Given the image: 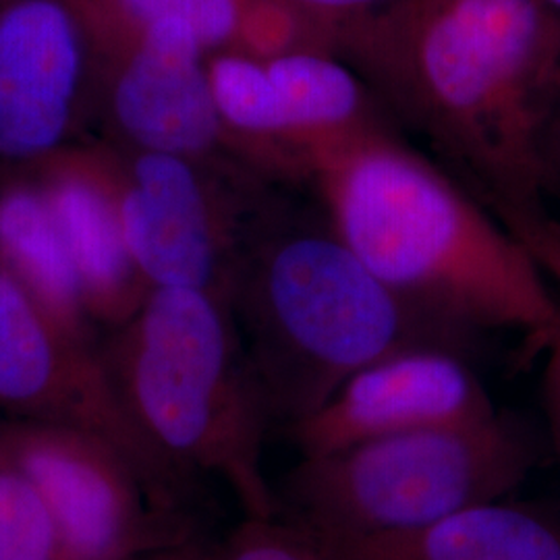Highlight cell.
Instances as JSON below:
<instances>
[{
    "label": "cell",
    "mask_w": 560,
    "mask_h": 560,
    "mask_svg": "<svg viewBox=\"0 0 560 560\" xmlns=\"http://www.w3.org/2000/svg\"><path fill=\"white\" fill-rule=\"evenodd\" d=\"M293 125L289 152L303 141L339 136L381 122L376 98L347 62L324 50H289L264 59ZM284 177V173H282Z\"/></svg>",
    "instance_id": "cell-16"
},
{
    "label": "cell",
    "mask_w": 560,
    "mask_h": 560,
    "mask_svg": "<svg viewBox=\"0 0 560 560\" xmlns=\"http://www.w3.org/2000/svg\"><path fill=\"white\" fill-rule=\"evenodd\" d=\"M90 117V50L69 0L0 4V171L78 141Z\"/></svg>",
    "instance_id": "cell-10"
},
{
    "label": "cell",
    "mask_w": 560,
    "mask_h": 560,
    "mask_svg": "<svg viewBox=\"0 0 560 560\" xmlns=\"http://www.w3.org/2000/svg\"><path fill=\"white\" fill-rule=\"evenodd\" d=\"M287 179L307 180L342 243L400 300L463 339L557 335L560 305L536 254L382 120L298 143Z\"/></svg>",
    "instance_id": "cell-2"
},
{
    "label": "cell",
    "mask_w": 560,
    "mask_h": 560,
    "mask_svg": "<svg viewBox=\"0 0 560 560\" xmlns=\"http://www.w3.org/2000/svg\"><path fill=\"white\" fill-rule=\"evenodd\" d=\"M30 166L80 275L90 318L119 326L136 314L150 287L125 240L104 141H71Z\"/></svg>",
    "instance_id": "cell-12"
},
{
    "label": "cell",
    "mask_w": 560,
    "mask_h": 560,
    "mask_svg": "<svg viewBox=\"0 0 560 560\" xmlns=\"http://www.w3.org/2000/svg\"><path fill=\"white\" fill-rule=\"evenodd\" d=\"M307 21L335 55V44L345 30L370 20L395 0H284Z\"/></svg>",
    "instance_id": "cell-19"
},
{
    "label": "cell",
    "mask_w": 560,
    "mask_h": 560,
    "mask_svg": "<svg viewBox=\"0 0 560 560\" xmlns=\"http://www.w3.org/2000/svg\"><path fill=\"white\" fill-rule=\"evenodd\" d=\"M546 402L552 432L560 448V326L557 335L550 340V360L546 368Z\"/></svg>",
    "instance_id": "cell-20"
},
{
    "label": "cell",
    "mask_w": 560,
    "mask_h": 560,
    "mask_svg": "<svg viewBox=\"0 0 560 560\" xmlns=\"http://www.w3.org/2000/svg\"><path fill=\"white\" fill-rule=\"evenodd\" d=\"M206 560H324L316 540L291 521L245 517L221 544L208 546Z\"/></svg>",
    "instance_id": "cell-18"
},
{
    "label": "cell",
    "mask_w": 560,
    "mask_h": 560,
    "mask_svg": "<svg viewBox=\"0 0 560 560\" xmlns=\"http://www.w3.org/2000/svg\"><path fill=\"white\" fill-rule=\"evenodd\" d=\"M104 145L145 284L231 300L243 256L268 219L258 194L264 177L237 161Z\"/></svg>",
    "instance_id": "cell-6"
},
{
    "label": "cell",
    "mask_w": 560,
    "mask_h": 560,
    "mask_svg": "<svg viewBox=\"0 0 560 560\" xmlns=\"http://www.w3.org/2000/svg\"><path fill=\"white\" fill-rule=\"evenodd\" d=\"M335 55L560 277L544 208L560 20L541 0H395L345 30Z\"/></svg>",
    "instance_id": "cell-1"
},
{
    "label": "cell",
    "mask_w": 560,
    "mask_h": 560,
    "mask_svg": "<svg viewBox=\"0 0 560 560\" xmlns=\"http://www.w3.org/2000/svg\"><path fill=\"white\" fill-rule=\"evenodd\" d=\"M231 307L275 425L289 428L393 353L467 340L400 300L328 229L270 219L247 247Z\"/></svg>",
    "instance_id": "cell-4"
},
{
    "label": "cell",
    "mask_w": 560,
    "mask_h": 560,
    "mask_svg": "<svg viewBox=\"0 0 560 560\" xmlns=\"http://www.w3.org/2000/svg\"><path fill=\"white\" fill-rule=\"evenodd\" d=\"M0 560H69L57 521L0 441Z\"/></svg>",
    "instance_id": "cell-17"
},
{
    "label": "cell",
    "mask_w": 560,
    "mask_h": 560,
    "mask_svg": "<svg viewBox=\"0 0 560 560\" xmlns=\"http://www.w3.org/2000/svg\"><path fill=\"white\" fill-rule=\"evenodd\" d=\"M208 57L180 27H159L115 52L92 57L90 115H101L108 133L104 141L237 161L212 94Z\"/></svg>",
    "instance_id": "cell-9"
},
{
    "label": "cell",
    "mask_w": 560,
    "mask_h": 560,
    "mask_svg": "<svg viewBox=\"0 0 560 560\" xmlns=\"http://www.w3.org/2000/svg\"><path fill=\"white\" fill-rule=\"evenodd\" d=\"M310 536L324 560H560L559 529L504 501L397 534Z\"/></svg>",
    "instance_id": "cell-14"
},
{
    "label": "cell",
    "mask_w": 560,
    "mask_h": 560,
    "mask_svg": "<svg viewBox=\"0 0 560 560\" xmlns=\"http://www.w3.org/2000/svg\"><path fill=\"white\" fill-rule=\"evenodd\" d=\"M4 2H11V0H0V4H4Z\"/></svg>",
    "instance_id": "cell-23"
},
{
    "label": "cell",
    "mask_w": 560,
    "mask_h": 560,
    "mask_svg": "<svg viewBox=\"0 0 560 560\" xmlns=\"http://www.w3.org/2000/svg\"><path fill=\"white\" fill-rule=\"evenodd\" d=\"M90 57L115 52L159 27H180L208 55L272 59L289 50L330 52L320 34L284 0H69Z\"/></svg>",
    "instance_id": "cell-13"
},
{
    "label": "cell",
    "mask_w": 560,
    "mask_h": 560,
    "mask_svg": "<svg viewBox=\"0 0 560 560\" xmlns=\"http://www.w3.org/2000/svg\"><path fill=\"white\" fill-rule=\"evenodd\" d=\"M497 413L463 353L421 347L370 363L287 432L301 459H307L386 436L490 420Z\"/></svg>",
    "instance_id": "cell-11"
},
{
    "label": "cell",
    "mask_w": 560,
    "mask_h": 560,
    "mask_svg": "<svg viewBox=\"0 0 560 560\" xmlns=\"http://www.w3.org/2000/svg\"><path fill=\"white\" fill-rule=\"evenodd\" d=\"M0 405L25 420L55 421L110 442L177 511L183 490L127 420L102 355L69 332L0 266Z\"/></svg>",
    "instance_id": "cell-8"
},
{
    "label": "cell",
    "mask_w": 560,
    "mask_h": 560,
    "mask_svg": "<svg viewBox=\"0 0 560 560\" xmlns=\"http://www.w3.org/2000/svg\"><path fill=\"white\" fill-rule=\"evenodd\" d=\"M206 552H208V546L189 536L185 540L162 546L133 560H206Z\"/></svg>",
    "instance_id": "cell-21"
},
{
    "label": "cell",
    "mask_w": 560,
    "mask_h": 560,
    "mask_svg": "<svg viewBox=\"0 0 560 560\" xmlns=\"http://www.w3.org/2000/svg\"><path fill=\"white\" fill-rule=\"evenodd\" d=\"M532 465V442L497 413L301 459L277 488L279 515L314 536L409 532L504 501Z\"/></svg>",
    "instance_id": "cell-5"
},
{
    "label": "cell",
    "mask_w": 560,
    "mask_h": 560,
    "mask_svg": "<svg viewBox=\"0 0 560 560\" xmlns=\"http://www.w3.org/2000/svg\"><path fill=\"white\" fill-rule=\"evenodd\" d=\"M0 266L69 332L90 340L80 275L32 166L0 171Z\"/></svg>",
    "instance_id": "cell-15"
},
{
    "label": "cell",
    "mask_w": 560,
    "mask_h": 560,
    "mask_svg": "<svg viewBox=\"0 0 560 560\" xmlns=\"http://www.w3.org/2000/svg\"><path fill=\"white\" fill-rule=\"evenodd\" d=\"M0 441L48 504L69 560H133L189 538L185 521L101 436L21 418L0 428Z\"/></svg>",
    "instance_id": "cell-7"
},
{
    "label": "cell",
    "mask_w": 560,
    "mask_h": 560,
    "mask_svg": "<svg viewBox=\"0 0 560 560\" xmlns=\"http://www.w3.org/2000/svg\"><path fill=\"white\" fill-rule=\"evenodd\" d=\"M541 4L560 20V0H541Z\"/></svg>",
    "instance_id": "cell-22"
},
{
    "label": "cell",
    "mask_w": 560,
    "mask_h": 560,
    "mask_svg": "<svg viewBox=\"0 0 560 560\" xmlns=\"http://www.w3.org/2000/svg\"><path fill=\"white\" fill-rule=\"evenodd\" d=\"M120 407L162 471L185 488L219 478L245 517H277L264 471L275 418L231 301L150 289L101 353Z\"/></svg>",
    "instance_id": "cell-3"
}]
</instances>
